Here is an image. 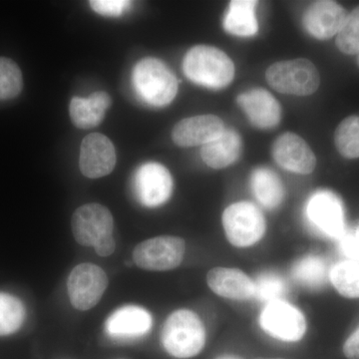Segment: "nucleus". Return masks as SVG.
<instances>
[{"label": "nucleus", "instance_id": "nucleus-7", "mask_svg": "<svg viewBox=\"0 0 359 359\" xmlns=\"http://www.w3.org/2000/svg\"><path fill=\"white\" fill-rule=\"evenodd\" d=\"M108 283V276L100 266L93 264H78L67 280L71 304L79 311L94 308L102 299Z\"/></svg>", "mask_w": 359, "mask_h": 359}, {"label": "nucleus", "instance_id": "nucleus-10", "mask_svg": "<svg viewBox=\"0 0 359 359\" xmlns=\"http://www.w3.org/2000/svg\"><path fill=\"white\" fill-rule=\"evenodd\" d=\"M71 226L78 244L94 248L103 238L112 236L114 221L107 208L93 203L78 208Z\"/></svg>", "mask_w": 359, "mask_h": 359}, {"label": "nucleus", "instance_id": "nucleus-25", "mask_svg": "<svg viewBox=\"0 0 359 359\" xmlns=\"http://www.w3.org/2000/svg\"><path fill=\"white\" fill-rule=\"evenodd\" d=\"M25 320V308L20 299L0 292V337L18 332Z\"/></svg>", "mask_w": 359, "mask_h": 359}, {"label": "nucleus", "instance_id": "nucleus-24", "mask_svg": "<svg viewBox=\"0 0 359 359\" xmlns=\"http://www.w3.org/2000/svg\"><path fill=\"white\" fill-rule=\"evenodd\" d=\"M330 280L337 292L347 299H359V264L341 262L332 269Z\"/></svg>", "mask_w": 359, "mask_h": 359}, {"label": "nucleus", "instance_id": "nucleus-12", "mask_svg": "<svg viewBox=\"0 0 359 359\" xmlns=\"http://www.w3.org/2000/svg\"><path fill=\"white\" fill-rule=\"evenodd\" d=\"M117 156L109 138L100 133L85 137L80 147L79 167L89 179L107 176L114 170Z\"/></svg>", "mask_w": 359, "mask_h": 359}, {"label": "nucleus", "instance_id": "nucleus-32", "mask_svg": "<svg viewBox=\"0 0 359 359\" xmlns=\"http://www.w3.org/2000/svg\"><path fill=\"white\" fill-rule=\"evenodd\" d=\"M116 243L112 236L101 240L97 243L94 249H95L97 255L100 257H109L114 252Z\"/></svg>", "mask_w": 359, "mask_h": 359}, {"label": "nucleus", "instance_id": "nucleus-34", "mask_svg": "<svg viewBox=\"0 0 359 359\" xmlns=\"http://www.w3.org/2000/svg\"><path fill=\"white\" fill-rule=\"evenodd\" d=\"M255 359H283V358H257Z\"/></svg>", "mask_w": 359, "mask_h": 359}, {"label": "nucleus", "instance_id": "nucleus-2", "mask_svg": "<svg viewBox=\"0 0 359 359\" xmlns=\"http://www.w3.org/2000/svg\"><path fill=\"white\" fill-rule=\"evenodd\" d=\"M205 330L199 316L189 309L170 314L163 327L162 344L170 355L187 359L198 355L205 344Z\"/></svg>", "mask_w": 359, "mask_h": 359}, {"label": "nucleus", "instance_id": "nucleus-16", "mask_svg": "<svg viewBox=\"0 0 359 359\" xmlns=\"http://www.w3.org/2000/svg\"><path fill=\"white\" fill-rule=\"evenodd\" d=\"M238 104L259 129H273L280 124L282 108L275 97L263 88H254L238 96Z\"/></svg>", "mask_w": 359, "mask_h": 359}, {"label": "nucleus", "instance_id": "nucleus-20", "mask_svg": "<svg viewBox=\"0 0 359 359\" xmlns=\"http://www.w3.org/2000/svg\"><path fill=\"white\" fill-rule=\"evenodd\" d=\"M111 103L110 96L104 91L94 92L88 98L73 97L69 106L71 120L78 128H94L103 121Z\"/></svg>", "mask_w": 359, "mask_h": 359}, {"label": "nucleus", "instance_id": "nucleus-15", "mask_svg": "<svg viewBox=\"0 0 359 359\" xmlns=\"http://www.w3.org/2000/svg\"><path fill=\"white\" fill-rule=\"evenodd\" d=\"M347 18L340 4L330 0L316 1L309 7L304 16L306 32L320 40H327L339 34Z\"/></svg>", "mask_w": 359, "mask_h": 359}, {"label": "nucleus", "instance_id": "nucleus-14", "mask_svg": "<svg viewBox=\"0 0 359 359\" xmlns=\"http://www.w3.org/2000/svg\"><path fill=\"white\" fill-rule=\"evenodd\" d=\"M224 130L223 120L218 116H194L175 125L172 139L180 147H195L215 140Z\"/></svg>", "mask_w": 359, "mask_h": 359}, {"label": "nucleus", "instance_id": "nucleus-3", "mask_svg": "<svg viewBox=\"0 0 359 359\" xmlns=\"http://www.w3.org/2000/svg\"><path fill=\"white\" fill-rule=\"evenodd\" d=\"M134 88L144 102L164 107L174 100L178 92V80L164 62L157 58H144L133 69Z\"/></svg>", "mask_w": 359, "mask_h": 359}, {"label": "nucleus", "instance_id": "nucleus-11", "mask_svg": "<svg viewBox=\"0 0 359 359\" xmlns=\"http://www.w3.org/2000/svg\"><path fill=\"white\" fill-rule=\"evenodd\" d=\"M133 185L137 199L148 208L165 204L173 192L171 174L159 163L142 165L135 174Z\"/></svg>", "mask_w": 359, "mask_h": 359}, {"label": "nucleus", "instance_id": "nucleus-36", "mask_svg": "<svg viewBox=\"0 0 359 359\" xmlns=\"http://www.w3.org/2000/svg\"><path fill=\"white\" fill-rule=\"evenodd\" d=\"M358 63H359V59H358Z\"/></svg>", "mask_w": 359, "mask_h": 359}, {"label": "nucleus", "instance_id": "nucleus-26", "mask_svg": "<svg viewBox=\"0 0 359 359\" xmlns=\"http://www.w3.org/2000/svg\"><path fill=\"white\" fill-rule=\"evenodd\" d=\"M334 143L339 154L347 159L359 158V117L353 115L341 121L335 130Z\"/></svg>", "mask_w": 359, "mask_h": 359}, {"label": "nucleus", "instance_id": "nucleus-31", "mask_svg": "<svg viewBox=\"0 0 359 359\" xmlns=\"http://www.w3.org/2000/svg\"><path fill=\"white\" fill-rule=\"evenodd\" d=\"M344 353L347 359H359V327L346 339L344 346Z\"/></svg>", "mask_w": 359, "mask_h": 359}, {"label": "nucleus", "instance_id": "nucleus-23", "mask_svg": "<svg viewBox=\"0 0 359 359\" xmlns=\"http://www.w3.org/2000/svg\"><path fill=\"white\" fill-rule=\"evenodd\" d=\"M330 271L327 262L316 255H309L295 262L292 269L295 282L309 290H320L327 285Z\"/></svg>", "mask_w": 359, "mask_h": 359}, {"label": "nucleus", "instance_id": "nucleus-27", "mask_svg": "<svg viewBox=\"0 0 359 359\" xmlns=\"http://www.w3.org/2000/svg\"><path fill=\"white\" fill-rule=\"evenodd\" d=\"M255 283V295L261 302L282 301L287 294V285L285 278L273 271H266L257 276Z\"/></svg>", "mask_w": 359, "mask_h": 359}, {"label": "nucleus", "instance_id": "nucleus-35", "mask_svg": "<svg viewBox=\"0 0 359 359\" xmlns=\"http://www.w3.org/2000/svg\"><path fill=\"white\" fill-rule=\"evenodd\" d=\"M356 233H358V237H359V223L358 228L355 229Z\"/></svg>", "mask_w": 359, "mask_h": 359}, {"label": "nucleus", "instance_id": "nucleus-22", "mask_svg": "<svg viewBox=\"0 0 359 359\" xmlns=\"http://www.w3.org/2000/svg\"><path fill=\"white\" fill-rule=\"evenodd\" d=\"M255 0H233L228 13L224 16V27L226 32L236 36L250 37L257 34V26Z\"/></svg>", "mask_w": 359, "mask_h": 359}, {"label": "nucleus", "instance_id": "nucleus-8", "mask_svg": "<svg viewBox=\"0 0 359 359\" xmlns=\"http://www.w3.org/2000/svg\"><path fill=\"white\" fill-rule=\"evenodd\" d=\"M259 323L266 334L282 341H299L306 334V321L304 314L283 301L266 304L259 316Z\"/></svg>", "mask_w": 359, "mask_h": 359}, {"label": "nucleus", "instance_id": "nucleus-6", "mask_svg": "<svg viewBox=\"0 0 359 359\" xmlns=\"http://www.w3.org/2000/svg\"><path fill=\"white\" fill-rule=\"evenodd\" d=\"M185 249L183 238L161 236L137 245L133 252V259L139 268L146 271H171L178 268L183 262Z\"/></svg>", "mask_w": 359, "mask_h": 359}, {"label": "nucleus", "instance_id": "nucleus-9", "mask_svg": "<svg viewBox=\"0 0 359 359\" xmlns=\"http://www.w3.org/2000/svg\"><path fill=\"white\" fill-rule=\"evenodd\" d=\"M306 212L313 230L323 237L339 238L346 231L341 201L330 191H320L311 196Z\"/></svg>", "mask_w": 359, "mask_h": 359}, {"label": "nucleus", "instance_id": "nucleus-1", "mask_svg": "<svg viewBox=\"0 0 359 359\" xmlns=\"http://www.w3.org/2000/svg\"><path fill=\"white\" fill-rule=\"evenodd\" d=\"M183 70L194 83L212 89L224 88L235 76L231 59L224 51L209 45H197L187 52Z\"/></svg>", "mask_w": 359, "mask_h": 359}, {"label": "nucleus", "instance_id": "nucleus-4", "mask_svg": "<svg viewBox=\"0 0 359 359\" xmlns=\"http://www.w3.org/2000/svg\"><path fill=\"white\" fill-rule=\"evenodd\" d=\"M266 79L276 91L295 96H309L320 84L318 68L309 59L280 61L269 66Z\"/></svg>", "mask_w": 359, "mask_h": 359}, {"label": "nucleus", "instance_id": "nucleus-28", "mask_svg": "<svg viewBox=\"0 0 359 359\" xmlns=\"http://www.w3.org/2000/svg\"><path fill=\"white\" fill-rule=\"evenodd\" d=\"M23 88L22 73L13 60L0 57V100H9L20 95Z\"/></svg>", "mask_w": 359, "mask_h": 359}, {"label": "nucleus", "instance_id": "nucleus-21", "mask_svg": "<svg viewBox=\"0 0 359 359\" xmlns=\"http://www.w3.org/2000/svg\"><path fill=\"white\" fill-rule=\"evenodd\" d=\"M250 188L259 204L268 210L280 207L285 197L280 177L268 168H257L252 172Z\"/></svg>", "mask_w": 359, "mask_h": 359}, {"label": "nucleus", "instance_id": "nucleus-17", "mask_svg": "<svg viewBox=\"0 0 359 359\" xmlns=\"http://www.w3.org/2000/svg\"><path fill=\"white\" fill-rule=\"evenodd\" d=\"M152 316L138 306H125L116 309L105 323L109 337L119 340L140 339L152 328Z\"/></svg>", "mask_w": 359, "mask_h": 359}, {"label": "nucleus", "instance_id": "nucleus-29", "mask_svg": "<svg viewBox=\"0 0 359 359\" xmlns=\"http://www.w3.org/2000/svg\"><path fill=\"white\" fill-rule=\"evenodd\" d=\"M337 46L347 55L359 54V6L347 14L344 26L337 34Z\"/></svg>", "mask_w": 359, "mask_h": 359}, {"label": "nucleus", "instance_id": "nucleus-30", "mask_svg": "<svg viewBox=\"0 0 359 359\" xmlns=\"http://www.w3.org/2000/svg\"><path fill=\"white\" fill-rule=\"evenodd\" d=\"M89 4L94 11L106 16L121 15L131 6V2L125 0H92Z\"/></svg>", "mask_w": 359, "mask_h": 359}, {"label": "nucleus", "instance_id": "nucleus-19", "mask_svg": "<svg viewBox=\"0 0 359 359\" xmlns=\"http://www.w3.org/2000/svg\"><path fill=\"white\" fill-rule=\"evenodd\" d=\"M242 138L235 130H224L218 138L205 144L201 149V156L208 166L212 169H223L231 166L242 154Z\"/></svg>", "mask_w": 359, "mask_h": 359}, {"label": "nucleus", "instance_id": "nucleus-18", "mask_svg": "<svg viewBox=\"0 0 359 359\" xmlns=\"http://www.w3.org/2000/svg\"><path fill=\"white\" fill-rule=\"evenodd\" d=\"M207 283L215 294L224 299L245 301L255 295V283L237 269L215 268L207 276Z\"/></svg>", "mask_w": 359, "mask_h": 359}, {"label": "nucleus", "instance_id": "nucleus-5", "mask_svg": "<svg viewBox=\"0 0 359 359\" xmlns=\"http://www.w3.org/2000/svg\"><path fill=\"white\" fill-rule=\"evenodd\" d=\"M223 226L231 245L248 248L256 245L266 233V219L257 205L238 202L229 205L223 214Z\"/></svg>", "mask_w": 359, "mask_h": 359}, {"label": "nucleus", "instance_id": "nucleus-13", "mask_svg": "<svg viewBox=\"0 0 359 359\" xmlns=\"http://www.w3.org/2000/svg\"><path fill=\"white\" fill-rule=\"evenodd\" d=\"M273 159L283 169L297 174H311L316 166V155L297 134L280 135L271 148Z\"/></svg>", "mask_w": 359, "mask_h": 359}, {"label": "nucleus", "instance_id": "nucleus-33", "mask_svg": "<svg viewBox=\"0 0 359 359\" xmlns=\"http://www.w3.org/2000/svg\"><path fill=\"white\" fill-rule=\"evenodd\" d=\"M216 359H241L237 358V356L233 355H221L219 356V358H217Z\"/></svg>", "mask_w": 359, "mask_h": 359}]
</instances>
